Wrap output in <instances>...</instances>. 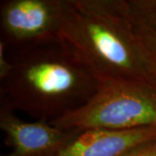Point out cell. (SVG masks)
Masks as SVG:
<instances>
[{
    "mask_svg": "<svg viewBox=\"0 0 156 156\" xmlns=\"http://www.w3.org/2000/svg\"><path fill=\"white\" fill-rule=\"evenodd\" d=\"M57 41L96 82H122L149 92L128 0H68Z\"/></svg>",
    "mask_w": 156,
    "mask_h": 156,
    "instance_id": "obj_1",
    "label": "cell"
},
{
    "mask_svg": "<svg viewBox=\"0 0 156 156\" xmlns=\"http://www.w3.org/2000/svg\"><path fill=\"white\" fill-rule=\"evenodd\" d=\"M0 80V103L51 122L84 104L97 82L58 42L16 50Z\"/></svg>",
    "mask_w": 156,
    "mask_h": 156,
    "instance_id": "obj_2",
    "label": "cell"
},
{
    "mask_svg": "<svg viewBox=\"0 0 156 156\" xmlns=\"http://www.w3.org/2000/svg\"><path fill=\"white\" fill-rule=\"evenodd\" d=\"M63 130H128L156 127V101L134 84L99 81L93 95L77 108L51 122Z\"/></svg>",
    "mask_w": 156,
    "mask_h": 156,
    "instance_id": "obj_3",
    "label": "cell"
},
{
    "mask_svg": "<svg viewBox=\"0 0 156 156\" xmlns=\"http://www.w3.org/2000/svg\"><path fill=\"white\" fill-rule=\"evenodd\" d=\"M68 0H5L0 4L1 39L15 50L57 41Z\"/></svg>",
    "mask_w": 156,
    "mask_h": 156,
    "instance_id": "obj_4",
    "label": "cell"
},
{
    "mask_svg": "<svg viewBox=\"0 0 156 156\" xmlns=\"http://www.w3.org/2000/svg\"><path fill=\"white\" fill-rule=\"evenodd\" d=\"M0 128L11 150L2 156H56L80 132L63 130L49 122H28L0 103Z\"/></svg>",
    "mask_w": 156,
    "mask_h": 156,
    "instance_id": "obj_5",
    "label": "cell"
},
{
    "mask_svg": "<svg viewBox=\"0 0 156 156\" xmlns=\"http://www.w3.org/2000/svg\"><path fill=\"white\" fill-rule=\"evenodd\" d=\"M156 139V127L128 130L81 131L56 156H121L130 148Z\"/></svg>",
    "mask_w": 156,
    "mask_h": 156,
    "instance_id": "obj_6",
    "label": "cell"
},
{
    "mask_svg": "<svg viewBox=\"0 0 156 156\" xmlns=\"http://www.w3.org/2000/svg\"><path fill=\"white\" fill-rule=\"evenodd\" d=\"M131 30L148 89L156 101V16L141 0H128Z\"/></svg>",
    "mask_w": 156,
    "mask_h": 156,
    "instance_id": "obj_7",
    "label": "cell"
},
{
    "mask_svg": "<svg viewBox=\"0 0 156 156\" xmlns=\"http://www.w3.org/2000/svg\"><path fill=\"white\" fill-rule=\"evenodd\" d=\"M121 156H156V139L135 146Z\"/></svg>",
    "mask_w": 156,
    "mask_h": 156,
    "instance_id": "obj_8",
    "label": "cell"
},
{
    "mask_svg": "<svg viewBox=\"0 0 156 156\" xmlns=\"http://www.w3.org/2000/svg\"><path fill=\"white\" fill-rule=\"evenodd\" d=\"M141 2L156 16V0H141Z\"/></svg>",
    "mask_w": 156,
    "mask_h": 156,
    "instance_id": "obj_9",
    "label": "cell"
}]
</instances>
